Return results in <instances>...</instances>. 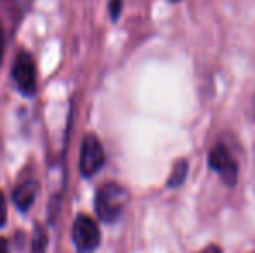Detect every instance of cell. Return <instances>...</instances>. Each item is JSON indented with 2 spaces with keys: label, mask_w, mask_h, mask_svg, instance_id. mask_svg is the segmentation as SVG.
Wrapping results in <instances>:
<instances>
[{
  "label": "cell",
  "mask_w": 255,
  "mask_h": 253,
  "mask_svg": "<svg viewBox=\"0 0 255 253\" xmlns=\"http://www.w3.org/2000/svg\"><path fill=\"white\" fill-rule=\"evenodd\" d=\"M128 203V192L117 182H108L99 187L96 194V213L103 222H117L125 212Z\"/></svg>",
  "instance_id": "1"
},
{
  "label": "cell",
  "mask_w": 255,
  "mask_h": 253,
  "mask_svg": "<svg viewBox=\"0 0 255 253\" xmlns=\"http://www.w3.org/2000/svg\"><path fill=\"white\" fill-rule=\"evenodd\" d=\"M208 165L214 172H217V175L222 179V182L226 186L233 187L238 179V165L236 160L233 158V155L224 148L222 144H217L212 148L210 155H208Z\"/></svg>",
  "instance_id": "2"
},
{
  "label": "cell",
  "mask_w": 255,
  "mask_h": 253,
  "mask_svg": "<svg viewBox=\"0 0 255 253\" xmlns=\"http://www.w3.org/2000/svg\"><path fill=\"white\" fill-rule=\"evenodd\" d=\"M104 163V149L103 144L94 134L84 137L80 151V172L84 177H92Z\"/></svg>",
  "instance_id": "3"
},
{
  "label": "cell",
  "mask_w": 255,
  "mask_h": 253,
  "mask_svg": "<svg viewBox=\"0 0 255 253\" xmlns=\"http://www.w3.org/2000/svg\"><path fill=\"white\" fill-rule=\"evenodd\" d=\"M12 77L16 82L17 88L23 92L24 95H33L35 88H37V70H35V63L28 52L17 56L12 66Z\"/></svg>",
  "instance_id": "4"
},
{
  "label": "cell",
  "mask_w": 255,
  "mask_h": 253,
  "mask_svg": "<svg viewBox=\"0 0 255 253\" xmlns=\"http://www.w3.org/2000/svg\"><path fill=\"white\" fill-rule=\"evenodd\" d=\"M73 241L82 252H92L101 241L99 227L91 217L78 215L73 224Z\"/></svg>",
  "instance_id": "5"
},
{
  "label": "cell",
  "mask_w": 255,
  "mask_h": 253,
  "mask_svg": "<svg viewBox=\"0 0 255 253\" xmlns=\"http://www.w3.org/2000/svg\"><path fill=\"white\" fill-rule=\"evenodd\" d=\"M38 192V184L35 180H26V182L19 184L12 192V201L21 212H26L31 205H33L35 198Z\"/></svg>",
  "instance_id": "6"
},
{
  "label": "cell",
  "mask_w": 255,
  "mask_h": 253,
  "mask_svg": "<svg viewBox=\"0 0 255 253\" xmlns=\"http://www.w3.org/2000/svg\"><path fill=\"white\" fill-rule=\"evenodd\" d=\"M186 175H188V163L184 160H179L177 163L174 165V170H172L170 177H168V182L167 186L168 187H177L184 182Z\"/></svg>",
  "instance_id": "7"
},
{
  "label": "cell",
  "mask_w": 255,
  "mask_h": 253,
  "mask_svg": "<svg viewBox=\"0 0 255 253\" xmlns=\"http://www.w3.org/2000/svg\"><path fill=\"white\" fill-rule=\"evenodd\" d=\"M45 247H47V236L42 229H37L33 236V253H45Z\"/></svg>",
  "instance_id": "8"
},
{
  "label": "cell",
  "mask_w": 255,
  "mask_h": 253,
  "mask_svg": "<svg viewBox=\"0 0 255 253\" xmlns=\"http://www.w3.org/2000/svg\"><path fill=\"white\" fill-rule=\"evenodd\" d=\"M120 10H122V0H111V3H110L111 19L117 21L118 16H120Z\"/></svg>",
  "instance_id": "9"
},
{
  "label": "cell",
  "mask_w": 255,
  "mask_h": 253,
  "mask_svg": "<svg viewBox=\"0 0 255 253\" xmlns=\"http://www.w3.org/2000/svg\"><path fill=\"white\" fill-rule=\"evenodd\" d=\"M5 219H7V205H5V198L0 192V227L5 224Z\"/></svg>",
  "instance_id": "10"
},
{
  "label": "cell",
  "mask_w": 255,
  "mask_h": 253,
  "mask_svg": "<svg viewBox=\"0 0 255 253\" xmlns=\"http://www.w3.org/2000/svg\"><path fill=\"white\" fill-rule=\"evenodd\" d=\"M200 253H222V250L219 247H215V245H210V247H207L203 252H200Z\"/></svg>",
  "instance_id": "11"
},
{
  "label": "cell",
  "mask_w": 255,
  "mask_h": 253,
  "mask_svg": "<svg viewBox=\"0 0 255 253\" xmlns=\"http://www.w3.org/2000/svg\"><path fill=\"white\" fill-rule=\"evenodd\" d=\"M0 253H9V245L3 238H0Z\"/></svg>",
  "instance_id": "12"
},
{
  "label": "cell",
  "mask_w": 255,
  "mask_h": 253,
  "mask_svg": "<svg viewBox=\"0 0 255 253\" xmlns=\"http://www.w3.org/2000/svg\"><path fill=\"white\" fill-rule=\"evenodd\" d=\"M2 52H3V35H2V26H0V61H2Z\"/></svg>",
  "instance_id": "13"
},
{
  "label": "cell",
  "mask_w": 255,
  "mask_h": 253,
  "mask_svg": "<svg viewBox=\"0 0 255 253\" xmlns=\"http://www.w3.org/2000/svg\"><path fill=\"white\" fill-rule=\"evenodd\" d=\"M254 113H255V99H254Z\"/></svg>",
  "instance_id": "14"
}]
</instances>
